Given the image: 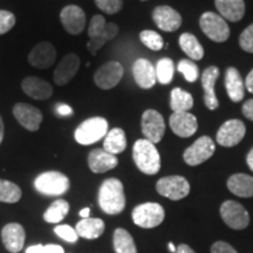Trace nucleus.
I'll return each instance as SVG.
<instances>
[{"mask_svg": "<svg viewBox=\"0 0 253 253\" xmlns=\"http://www.w3.org/2000/svg\"><path fill=\"white\" fill-rule=\"evenodd\" d=\"M156 190L163 197L171 201H179L189 195L190 184L182 176H168L158 179Z\"/></svg>", "mask_w": 253, "mask_h": 253, "instance_id": "obj_8", "label": "nucleus"}, {"mask_svg": "<svg viewBox=\"0 0 253 253\" xmlns=\"http://www.w3.org/2000/svg\"><path fill=\"white\" fill-rule=\"evenodd\" d=\"M2 138H4V122H2L1 116H0V143L2 142Z\"/></svg>", "mask_w": 253, "mask_h": 253, "instance_id": "obj_51", "label": "nucleus"}, {"mask_svg": "<svg viewBox=\"0 0 253 253\" xmlns=\"http://www.w3.org/2000/svg\"><path fill=\"white\" fill-rule=\"evenodd\" d=\"M41 253H65V251H63V249L60 245L48 244L43 246Z\"/></svg>", "mask_w": 253, "mask_h": 253, "instance_id": "obj_45", "label": "nucleus"}, {"mask_svg": "<svg viewBox=\"0 0 253 253\" xmlns=\"http://www.w3.org/2000/svg\"><path fill=\"white\" fill-rule=\"evenodd\" d=\"M119 34V26L114 23H106V19L102 15L96 14L91 18L89 27H88V37L89 41L87 43V48L93 55H96V52L101 47L107 43V41L112 40Z\"/></svg>", "mask_w": 253, "mask_h": 253, "instance_id": "obj_3", "label": "nucleus"}, {"mask_svg": "<svg viewBox=\"0 0 253 253\" xmlns=\"http://www.w3.org/2000/svg\"><path fill=\"white\" fill-rule=\"evenodd\" d=\"M219 77V69L216 66H210L202 75V86L204 89V103L210 110L218 108V100L214 93V84Z\"/></svg>", "mask_w": 253, "mask_h": 253, "instance_id": "obj_23", "label": "nucleus"}, {"mask_svg": "<svg viewBox=\"0 0 253 253\" xmlns=\"http://www.w3.org/2000/svg\"><path fill=\"white\" fill-rule=\"evenodd\" d=\"M43 249V245H33V246H30L26 250V253H41Z\"/></svg>", "mask_w": 253, "mask_h": 253, "instance_id": "obj_48", "label": "nucleus"}, {"mask_svg": "<svg viewBox=\"0 0 253 253\" xmlns=\"http://www.w3.org/2000/svg\"><path fill=\"white\" fill-rule=\"evenodd\" d=\"M169 250H170V252H172V253H175L176 252V250H177V248L175 245H173V243H169Z\"/></svg>", "mask_w": 253, "mask_h": 253, "instance_id": "obj_52", "label": "nucleus"}, {"mask_svg": "<svg viewBox=\"0 0 253 253\" xmlns=\"http://www.w3.org/2000/svg\"><path fill=\"white\" fill-rule=\"evenodd\" d=\"M89 212H90V209L89 208H84L80 211V216L82 218H88V217H89Z\"/></svg>", "mask_w": 253, "mask_h": 253, "instance_id": "obj_50", "label": "nucleus"}, {"mask_svg": "<svg viewBox=\"0 0 253 253\" xmlns=\"http://www.w3.org/2000/svg\"><path fill=\"white\" fill-rule=\"evenodd\" d=\"M119 160L115 155L107 153L104 149H94L88 155V166L95 173H103L116 168Z\"/></svg>", "mask_w": 253, "mask_h": 253, "instance_id": "obj_22", "label": "nucleus"}, {"mask_svg": "<svg viewBox=\"0 0 253 253\" xmlns=\"http://www.w3.org/2000/svg\"><path fill=\"white\" fill-rule=\"evenodd\" d=\"M175 253H196V252L191 248H190L189 245L181 244V245H178V248H177Z\"/></svg>", "mask_w": 253, "mask_h": 253, "instance_id": "obj_47", "label": "nucleus"}, {"mask_svg": "<svg viewBox=\"0 0 253 253\" xmlns=\"http://www.w3.org/2000/svg\"><path fill=\"white\" fill-rule=\"evenodd\" d=\"M69 212V203L65 199H56L55 202H53L49 205V208L47 209L46 212L43 213V219L47 223L50 224H58L60 221L65 219V217L67 216Z\"/></svg>", "mask_w": 253, "mask_h": 253, "instance_id": "obj_33", "label": "nucleus"}, {"mask_svg": "<svg viewBox=\"0 0 253 253\" xmlns=\"http://www.w3.org/2000/svg\"><path fill=\"white\" fill-rule=\"evenodd\" d=\"M15 25V17L12 12L0 9V36L7 33Z\"/></svg>", "mask_w": 253, "mask_h": 253, "instance_id": "obj_39", "label": "nucleus"}, {"mask_svg": "<svg viewBox=\"0 0 253 253\" xmlns=\"http://www.w3.org/2000/svg\"><path fill=\"white\" fill-rule=\"evenodd\" d=\"M216 8L220 17L229 21H239L244 17L245 2L244 0H214Z\"/></svg>", "mask_w": 253, "mask_h": 253, "instance_id": "obj_25", "label": "nucleus"}, {"mask_svg": "<svg viewBox=\"0 0 253 253\" xmlns=\"http://www.w3.org/2000/svg\"><path fill=\"white\" fill-rule=\"evenodd\" d=\"M170 128L179 137H190L197 131L198 122L195 115L189 112L173 113L169 120Z\"/></svg>", "mask_w": 253, "mask_h": 253, "instance_id": "obj_19", "label": "nucleus"}, {"mask_svg": "<svg viewBox=\"0 0 253 253\" xmlns=\"http://www.w3.org/2000/svg\"><path fill=\"white\" fill-rule=\"evenodd\" d=\"M132 220L137 226L143 229H153L162 224L166 212L158 203H144L137 205L132 210Z\"/></svg>", "mask_w": 253, "mask_h": 253, "instance_id": "obj_6", "label": "nucleus"}, {"mask_svg": "<svg viewBox=\"0 0 253 253\" xmlns=\"http://www.w3.org/2000/svg\"><path fill=\"white\" fill-rule=\"evenodd\" d=\"M125 74L123 66L118 61H109L95 72L94 81L101 89H112L118 86Z\"/></svg>", "mask_w": 253, "mask_h": 253, "instance_id": "obj_12", "label": "nucleus"}, {"mask_svg": "<svg viewBox=\"0 0 253 253\" xmlns=\"http://www.w3.org/2000/svg\"><path fill=\"white\" fill-rule=\"evenodd\" d=\"M21 198V189L13 182L0 179V202L17 203Z\"/></svg>", "mask_w": 253, "mask_h": 253, "instance_id": "obj_34", "label": "nucleus"}, {"mask_svg": "<svg viewBox=\"0 0 253 253\" xmlns=\"http://www.w3.org/2000/svg\"><path fill=\"white\" fill-rule=\"evenodd\" d=\"M170 106H171L173 113L189 112V109H191L194 106V97L191 94L181 88H173L171 90Z\"/></svg>", "mask_w": 253, "mask_h": 253, "instance_id": "obj_32", "label": "nucleus"}, {"mask_svg": "<svg viewBox=\"0 0 253 253\" xmlns=\"http://www.w3.org/2000/svg\"><path fill=\"white\" fill-rule=\"evenodd\" d=\"M132 158L136 167L145 175H156L161 169V156L153 142L137 140L132 148Z\"/></svg>", "mask_w": 253, "mask_h": 253, "instance_id": "obj_2", "label": "nucleus"}, {"mask_svg": "<svg viewBox=\"0 0 253 253\" xmlns=\"http://www.w3.org/2000/svg\"><path fill=\"white\" fill-rule=\"evenodd\" d=\"M246 162H248V166L250 169L253 171V148L250 150V153L248 154V157H246Z\"/></svg>", "mask_w": 253, "mask_h": 253, "instance_id": "obj_49", "label": "nucleus"}, {"mask_svg": "<svg viewBox=\"0 0 253 253\" xmlns=\"http://www.w3.org/2000/svg\"><path fill=\"white\" fill-rule=\"evenodd\" d=\"M156 26L164 32H175L181 27L182 17L170 6H157L153 11Z\"/></svg>", "mask_w": 253, "mask_h": 253, "instance_id": "obj_16", "label": "nucleus"}, {"mask_svg": "<svg viewBox=\"0 0 253 253\" xmlns=\"http://www.w3.org/2000/svg\"><path fill=\"white\" fill-rule=\"evenodd\" d=\"M239 45L245 52L253 53V24L245 28L244 32L240 34Z\"/></svg>", "mask_w": 253, "mask_h": 253, "instance_id": "obj_41", "label": "nucleus"}, {"mask_svg": "<svg viewBox=\"0 0 253 253\" xmlns=\"http://www.w3.org/2000/svg\"><path fill=\"white\" fill-rule=\"evenodd\" d=\"M142 132L145 136V140L158 143L162 141L166 132V122L163 116L154 109L145 110L142 115Z\"/></svg>", "mask_w": 253, "mask_h": 253, "instance_id": "obj_11", "label": "nucleus"}, {"mask_svg": "<svg viewBox=\"0 0 253 253\" xmlns=\"http://www.w3.org/2000/svg\"><path fill=\"white\" fill-rule=\"evenodd\" d=\"M99 205L107 214H119L126 208L122 182L118 178L106 179L99 190Z\"/></svg>", "mask_w": 253, "mask_h": 253, "instance_id": "obj_1", "label": "nucleus"}, {"mask_svg": "<svg viewBox=\"0 0 253 253\" xmlns=\"http://www.w3.org/2000/svg\"><path fill=\"white\" fill-rule=\"evenodd\" d=\"M225 87L227 95H229L230 100L232 102H239V101L244 99V81H243L238 69H236L235 67L227 68L225 74Z\"/></svg>", "mask_w": 253, "mask_h": 253, "instance_id": "obj_26", "label": "nucleus"}, {"mask_svg": "<svg viewBox=\"0 0 253 253\" xmlns=\"http://www.w3.org/2000/svg\"><path fill=\"white\" fill-rule=\"evenodd\" d=\"M179 46L183 49V52L192 60H201L204 56V48L202 47L199 41L197 40L194 34L191 33H183L179 37Z\"/></svg>", "mask_w": 253, "mask_h": 253, "instance_id": "obj_30", "label": "nucleus"}, {"mask_svg": "<svg viewBox=\"0 0 253 253\" xmlns=\"http://www.w3.org/2000/svg\"><path fill=\"white\" fill-rule=\"evenodd\" d=\"M177 69H178L179 73H182L183 77L185 78V80L188 82H195L198 79V66L194 61H191V60H181L178 62V66H177Z\"/></svg>", "mask_w": 253, "mask_h": 253, "instance_id": "obj_37", "label": "nucleus"}, {"mask_svg": "<svg viewBox=\"0 0 253 253\" xmlns=\"http://www.w3.org/2000/svg\"><path fill=\"white\" fill-rule=\"evenodd\" d=\"M54 232L56 233V236H59L60 238L66 240L68 243H77L78 242V233L77 231L73 229L72 226L69 225H58L55 226Z\"/></svg>", "mask_w": 253, "mask_h": 253, "instance_id": "obj_40", "label": "nucleus"}, {"mask_svg": "<svg viewBox=\"0 0 253 253\" xmlns=\"http://www.w3.org/2000/svg\"><path fill=\"white\" fill-rule=\"evenodd\" d=\"M114 250L116 253H137V249L130 233L125 229L115 230L113 238Z\"/></svg>", "mask_w": 253, "mask_h": 253, "instance_id": "obj_31", "label": "nucleus"}, {"mask_svg": "<svg viewBox=\"0 0 253 253\" xmlns=\"http://www.w3.org/2000/svg\"><path fill=\"white\" fill-rule=\"evenodd\" d=\"M78 236L84 239H96L104 231V221L100 218H82L75 226Z\"/></svg>", "mask_w": 253, "mask_h": 253, "instance_id": "obj_28", "label": "nucleus"}, {"mask_svg": "<svg viewBox=\"0 0 253 253\" xmlns=\"http://www.w3.org/2000/svg\"><path fill=\"white\" fill-rule=\"evenodd\" d=\"M80 68V58L74 53L67 54L55 68L53 79L58 86H65L77 75Z\"/></svg>", "mask_w": 253, "mask_h": 253, "instance_id": "obj_20", "label": "nucleus"}, {"mask_svg": "<svg viewBox=\"0 0 253 253\" xmlns=\"http://www.w3.org/2000/svg\"><path fill=\"white\" fill-rule=\"evenodd\" d=\"M95 4L107 14H115L121 11L122 0H95Z\"/></svg>", "mask_w": 253, "mask_h": 253, "instance_id": "obj_38", "label": "nucleus"}, {"mask_svg": "<svg viewBox=\"0 0 253 253\" xmlns=\"http://www.w3.org/2000/svg\"><path fill=\"white\" fill-rule=\"evenodd\" d=\"M221 219L233 230H244L250 223L249 212L238 202L226 201L220 207Z\"/></svg>", "mask_w": 253, "mask_h": 253, "instance_id": "obj_10", "label": "nucleus"}, {"mask_svg": "<svg viewBox=\"0 0 253 253\" xmlns=\"http://www.w3.org/2000/svg\"><path fill=\"white\" fill-rule=\"evenodd\" d=\"M71 183L68 177L59 171L40 173L34 181V188L46 196H61L68 191Z\"/></svg>", "mask_w": 253, "mask_h": 253, "instance_id": "obj_4", "label": "nucleus"}, {"mask_svg": "<svg viewBox=\"0 0 253 253\" xmlns=\"http://www.w3.org/2000/svg\"><path fill=\"white\" fill-rule=\"evenodd\" d=\"M245 87H246V89L250 91V93L253 94V69L249 73L248 77H246Z\"/></svg>", "mask_w": 253, "mask_h": 253, "instance_id": "obj_46", "label": "nucleus"}, {"mask_svg": "<svg viewBox=\"0 0 253 253\" xmlns=\"http://www.w3.org/2000/svg\"><path fill=\"white\" fill-rule=\"evenodd\" d=\"M142 1H145V0H142Z\"/></svg>", "mask_w": 253, "mask_h": 253, "instance_id": "obj_53", "label": "nucleus"}, {"mask_svg": "<svg viewBox=\"0 0 253 253\" xmlns=\"http://www.w3.org/2000/svg\"><path fill=\"white\" fill-rule=\"evenodd\" d=\"M56 113H58L60 116H68L73 114V109L68 106V104L59 103L58 106H56Z\"/></svg>", "mask_w": 253, "mask_h": 253, "instance_id": "obj_44", "label": "nucleus"}, {"mask_svg": "<svg viewBox=\"0 0 253 253\" xmlns=\"http://www.w3.org/2000/svg\"><path fill=\"white\" fill-rule=\"evenodd\" d=\"M24 93L36 100H47L52 96L53 87L48 82L37 77H28L24 79L21 84Z\"/></svg>", "mask_w": 253, "mask_h": 253, "instance_id": "obj_24", "label": "nucleus"}, {"mask_svg": "<svg viewBox=\"0 0 253 253\" xmlns=\"http://www.w3.org/2000/svg\"><path fill=\"white\" fill-rule=\"evenodd\" d=\"M1 239L6 250L11 253L20 252L24 248L26 233L23 225L18 223H9L2 227Z\"/></svg>", "mask_w": 253, "mask_h": 253, "instance_id": "obj_18", "label": "nucleus"}, {"mask_svg": "<svg viewBox=\"0 0 253 253\" xmlns=\"http://www.w3.org/2000/svg\"><path fill=\"white\" fill-rule=\"evenodd\" d=\"M60 20L63 28L72 36H79L86 26V14L84 9L77 5H68L62 8Z\"/></svg>", "mask_w": 253, "mask_h": 253, "instance_id": "obj_14", "label": "nucleus"}, {"mask_svg": "<svg viewBox=\"0 0 253 253\" xmlns=\"http://www.w3.org/2000/svg\"><path fill=\"white\" fill-rule=\"evenodd\" d=\"M132 75L136 84L143 89H150L157 82L156 68L147 59L136 60L132 66Z\"/></svg>", "mask_w": 253, "mask_h": 253, "instance_id": "obj_21", "label": "nucleus"}, {"mask_svg": "<svg viewBox=\"0 0 253 253\" xmlns=\"http://www.w3.org/2000/svg\"><path fill=\"white\" fill-rule=\"evenodd\" d=\"M140 39L142 42L144 43V46H147L148 48L151 50H160L163 48L164 41L163 38L160 34L156 33L155 31H143L140 33Z\"/></svg>", "mask_w": 253, "mask_h": 253, "instance_id": "obj_36", "label": "nucleus"}, {"mask_svg": "<svg viewBox=\"0 0 253 253\" xmlns=\"http://www.w3.org/2000/svg\"><path fill=\"white\" fill-rule=\"evenodd\" d=\"M56 59V50L55 47L48 41H42L38 45L34 46V48L31 50L28 55V62L36 68H48Z\"/></svg>", "mask_w": 253, "mask_h": 253, "instance_id": "obj_17", "label": "nucleus"}, {"mask_svg": "<svg viewBox=\"0 0 253 253\" xmlns=\"http://www.w3.org/2000/svg\"><path fill=\"white\" fill-rule=\"evenodd\" d=\"M214 150H216V147H214L212 138L209 136H202L184 151L183 158L188 166L196 167L208 161L212 156Z\"/></svg>", "mask_w": 253, "mask_h": 253, "instance_id": "obj_9", "label": "nucleus"}, {"mask_svg": "<svg viewBox=\"0 0 253 253\" xmlns=\"http://www.w3.org/2000/svg\"><path fill=\"white\" fill-rule=\"evenodd\" d=\"M245 132V125L240 120H229L221 125L217 132L216 140L221 147H235L244 138Z\"/></svg>", "mask_w": 253, "mask_h": 253, "instance_id": "obj_13", "label": "nucleus"}, {"mask_svg": "<svg viewBox=\"0 0 253 253\" xmlns=\"http://www.w3.org/2000/svg\"><path fill=\"white\" fill-rule=\"evenodd\" d=\"M211 253H237V251L225 242H216L211 246Z\"/></svg>", "mask_w": 253, "mask_h": 253, "instance_id": "obj_42", "label": "nucleus"}, {"mask_svg": "<svg viewBox=\"0 0 253 253\" xmlns=\"http://www.w3.org/2000/svg\"><path fill=\"white\" fill-rule=\"evenodd\" d=\"M156 77L157 81L162 84H169L173 78L175 73V65L169 58H163L158 60L156 65Z\"/></svg>", "mask_w": 253, "mask_h": 253, "instance_id": "obj_35", "label": "nucleus"}, {"mask_svg": "<svg viewBox=\"0 0 253 253\" xmlns=\"http://www.w3.org/2000/svg\"><path fill=\"white\" fill-rule=\"evenodd\" d=\"M13 115L17 121L30 131L39 130L43 116L40 109L28 103H17L13 107Z\"/></svg>", "mask_w": 253, "mask_h": 253, "instance_id": "obj_15", "label": "nucleus"}, {"mask_svg": "<svg viewBox=\"0 0 253 253\" xmlns=\"http://www.w3.org/2000/svg\"><path fill=\"white\" fill-rule=\"evenodd\" d=\"M202 31L208 38L216 42H224L230 37V27L225 19L213 12H205L199 20Z\"/></svg>", "mask_w": 253, "mask_h": 253, "instance_id": "obj_7", "label": "nucleus"}, {"mask_svg": "<svg viewBox=\"0 0 253 253\" xmlns=\"http://www.w3.org/2000/svg\"><path fill=\"white\" fill-rule=\"evenodd\" d=\"M108 122L103 118H90L78 126L74 132L75 141L82 145H89L106 137Z\"/></svg>", "mask_w": 253, "mask_h": 253, "instance_id": "obj_5", "label": "nucleus"}, {"mask_svg": "<svg viewBox=\"0 0 253 253\" xmlns=\"http://www.w3.org/2000/svg\"><path fill=\"white\" fill-rule=\"evenodd\" d=\"M242 109H243V114H244L245 118L253 121V99L246 101Z\"/></svg>", "mask_w": 253, "mask_h": 253, "instance_id": "obj_43", "label": "nucleus"}, {"mask_svg": "<svg viewBox=\"0 0 253 253\" xmlns=\"http://www.w3.org/2000/svg\"><path fill=\"white\" fill-rule=\"evenodd\" d=\"M126 148V132L121 128H114L107 132L103 142V149L112 155L121 154Z\"/></svg>", "mask_w": 253, "mask_h": 253, "instance_id": "obj_29", "label": "nucleus"}, {"mask_svg": "<svg viewBox=\"0 0 253 253\" xmlns=\"http://www.w3.org/2000/svg\"><path fill=\"white\" fill-rule=\"evenodd\" d=\"M227 188L238 197H253V177L246 173H236L227 179Z\"/></svg>", "mask_w": 253, "mask_h": 253, "instance_id": "obj_27", "label": "nucleus"}]
</instances>
